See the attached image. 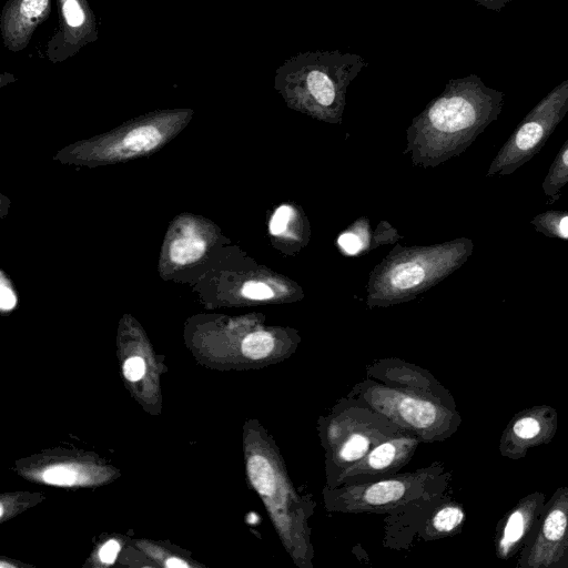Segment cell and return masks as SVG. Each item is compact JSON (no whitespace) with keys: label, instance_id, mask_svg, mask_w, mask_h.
<instances>
[{"label":"cell","instance_id":"obj_27","mask_svg":"<svg viewBox=\"0 0 568 568\" xmlns=\"http://www.w3.org/2000/svg\"><path fill=\"white\" fill-rule=\"evenodd\" d=\"M473 1L479 3L480 6L485 7L486 9L499 12L511 0H473Z\"/></svg>","mask_w":568,"mask_h":568},{"label":"cell","instance_id":"obj_10","mask_svg":"<svg viewBox=\"0 0 568 568\" xmlns=\"http://www.w3.org/2000/svg\"><path fill=\"white\" fill-rule=\"evenodd\" d=\"M546 495L532 491L520 498L497 523L494 537L495 555L500 560L518 556L532 531L546 503Z\"/></svg>","mask_w":568,"mask_h":568},{"label":"cell","instance_id":"obj_1","mask_svg":"<svg viewBox=\"0 0 568 568\" xmlns=\"http://www.w3.org/2000/svg\"><path fill=\"white\" fill-rule=\"evenodd\" d=\"M246 471L286 552L297 567L313 568L310 518L316 504L311 496L297 491L278 447L270 437H265L262 448L248 455Z\"/></svg>","mask_w":568,"mask_h":568},{"label":"cell","instance_id":"obj_26","mask_svg":"<svg viewBox=\"0 0 568 568\" xmlns=\"http://www.w3.org/2000/svg\"><path fill=\"white\" fill-rule=\"evenodd\" d=\"M17 300L9 286L1 282L0 286V307L2 311H10L16 306Z\"/></svg>","mask_w":568,"mask_h":568},{"label":"cell","instance_id":"obj_14","mask_svg":"<svg viewBox=\"0 0 568 568\" xmlns=\"http://www.w3.org/2000/svg\"><path fill=\"white\" fill-rule=\"evenodd\" d=\"M535 230L548 237L568 240V211L550 210L531 220Z\"/></svg>","mask_w":568,"mask_h":568},{"label":"cell","instance_id":"obj_6","mask_svg":"<svg viewBox=\"0 0 568 568\" xmlns=\"http://www.w3.org/2000/svg\"><path fill=\"white\" fill-rule=\"evenodd\" d=\"M568 112V79L541 99L493 160L487 175H509L531 160Z\"/></svg>","mask_w":568,"mask_h":568},{"label":"cell","instance_id":"obj_17","mask_svg":"<svg viewBox=\"0 0 568 568\" xmlns=\"http://www.w3.org/2000/svg\"><path fill=\"white\" fill-rule=\"evenodd\" d=\"M425 276L423 267L415 262L398 264L390 273V282L398 290L418 285Z\"/></svg>","mask_w":568,"mask_h":568},{"label":"cell","instance_id":"obj_4","mask_svg":"<svg viewBox=\"0 0 568 568\" xmlns=\"http://www.w3.org/2000/svg\"><path fill=\"white\" fill-rule=\"evenodd\" d=\"M316 428L325 452L324 487L327 488L334 487L342 473L379 443L405 430L348 395L321 416Z\"/></svg>","mask_w":568,"mask_h":568},{"label":"cell","instance_id":"obj_11","mask_svg":"<svg viewBox=\"0 0 568 568\" xmlns=\"http://www.w3.org/2000/svg\"><path fill=\"white\" fill-rule=\"evenodd\" d=\"M368 375L385 385L407 386L425 389L437 394H449L429 372L400 362L398 359H383L367 368Z\"/></svg>","mask_w":568,"mask_h":568},{"label":"cell","instance_id":"obj_15","mask_svg":"<svg viewBox=\"0 0 568 568\" xmlns=\"http://www.w3.org/2000/svg\"><path fill=\"white\" fill-rule=\"evenodd\" d=\"M205 252V242L197 237L185 236L173 241L170 247L171 260L184 265L199 260Z\"/></svg>","mask_w":568,"mask_h":568},{"label":"cell","instance_id":"obj_8","mask_svg":"<svg viewBox=\"0 0 568 568\" xmlns=\"http://www.w3.org/2000/svg\"><path fill=\"white\" fill-rule=\"evenodd\" d=\"M558 429V413L550 405H535L516 413L504 428L498 450L519 460L530 448L549 444Z\"/></svg>","mask_w":568,"mask_h":568},{"label":"cell","instance_id":"obj_20","mask_svg":"<svg viewBox=\"0 0 568 568\" xmlns=\"http://www.w3.org/2000/svg\"><path fill=\"white\" fill-rule=\"evenodd\" d=\"M242 294L251 300H268L273 297V291L266 284L256 281H248L242 287Z\"/></svg>","mask_w":568,"mask_h":568},{"label":"cell","instance_id":"obj_18","mask_svg":"<svg viewBox=\"0 0 568 568\" xmlns=\"http://www.w3.org/2000/svg\"><path fill=\"white\" fill-rule=\"evenodd\" d=\"M75 479L77 471L67 465H57L43 473V480L53 485L69 486L74 484Z\"/></svg>","mask_w":568,"mask_h":568},{"label":"cell","instance_id":"obj_16","mask_svg":"<svg viewBox=\"0 0 568 568\" xmlns=\"http://www.w3.org/2000/svg\"><path fill=\"white\" fill-rule=\"evenodd\" d=\"M123 142L132 151H150L161 142V133L152 125H143L131 130Z\"/></svg>","mask_w":568,"mask_h":568},{"label":"cell","instance_id":"obj_28","mask_svg":"<svg viewBox=\"0 0 568 568\" xmlns=\"http://www.w3.org/2000/svg\"><path fill=\"white\" fill-rule=\"evenodd\" d=\"M165 566L169 568L187 567V564L178 558H170L166 560Z\"/></svg>","mask_w":568,"mask_h":568},{"label":"cell","instance_id":"obj_3","mask_svg":"<svg viewBox=\"0 0 568 568\" xmlns=\"http://www.w3.org/2000/svg\"><path fill=\"white\" fill-rule=\"evenodd\" d=\"M348 396L414 433L422 443L442 442L462 424L452 394H437L407 386L385 385L375 379L356 384Z\"/></svg>","mask_w":568,"mask_h":568},{"label":"cell","instance_id":"obj_25","mask_svg":"<svg viewBox=\"0 0 568 568\" xmlns=\"http://www.w3.org/2000/svg\"><path fill=\"white\" fill-rule=\"evenodd\" d=\"M120 550V545L115 540H110L102 546L99 552V557L102 562L112 564Z\"/></svg>","mask_w":568,"mask_h":568},{"label":"cell","instance_id":"obj_24","mask_svg":"<svg viewBox=\"0 0 568 568\" xmlns=\"http://www.w3.org/2000/svg\"><path fill=\"white\" fill-rule=\"evenodd\" d=\"M339 246L348 254H355L362 248V242L353 233H345L338 239Z\"/></svg>","mask_w":568,"mask_h":568},{"label":"cell","instance_id":"obj_22","mask_svg":"<svg viewBox=\"0 0 568 568\" xmlns=\"http://www.w3.org/2000/svg\"><path fill=\"white\" fill-rule=\"evenodd\" d=\"M63 13L71 27H79L84 21V13L77 0H67L63 4Z\"/></svg>","mask_w":568,"mask_h":568},{"label":"cell","instance_id":"obj_19","mask_svg":"<svg viewBox=\"0 0 568 568\" xmlns=\"http://www.w3.org/2000/svg\"><path fill=\"white\" fill-rule=\"evenodd\" d=\"M294 215L293 209L287 205L280 206L271 222H270V231L274 235L282 234L286 230V225Z\"/></svg>","mask_w":568,"mask_h":568},{"label":"cell","instance_id":"obj_2","mask_svg":"<svg viewBox=\"0 0 568 568\" xmlns=\"http://www.w3.org/2000/svg\"><path fill=\"white\" fill-rule=\"evenodd\" d=\"M452 473L443 463L409 473L323 488L327 513L393 514L409 505L452 494Z\"/></svg>","mask_w":568,"mask_h":568},{"label":"cell","instance_id":"obj_7","mask_svg":"<svg viewBox=\"0 0 568 568\" xmlns=\"http://www.w3.org/2000/svg\"><path fill=\"white\" fill-rule=\"evenodd\" d=\"M516 568H568V486L556 488L517 556Z\"/></svg>","mask_w":568,"mask_h":568},{"label":"cell","instance_id":"obj_13","mask_svg":"<svg viewBox=\"0 0 568 568\" xmlns=\"http://www.w3.org/2000/svg\"><path fill=\"white\" fill-rule=\"evenodd\" d=\"M242 354L252 361H264L274 353L280 356L276 351V341L274 336L265 331H257L244 337L241 344Z\"/></svg>","mask_w":568,"mask_h":568},{"label":"cell","instance_id":"obj_9","mask_svg":"<svg viewBox=\"0 0 568 568\" xmlns=\"http://www.w3.org/2000/svg\"><path fill=\"white\" fill-rule=\"evenodd\" d=\"M420 443L414 433L406 429L386 438L342 473L334 487L342 484L381 479L399 473L414 456Z\"/></svg>","mask_w":568,"mask_h":568},{"label":"cell","instance_id":"obj_21","mask_svg":"<svg viewBox=\"0 0 568 568\" xmlns=\"http://www.w3.org/2000/svg\"><path fill=\"white\" fill-rule=\"evenodd\" d=\"M144 361L139 356L130 357L123 364L124 376L131 382L141 379L144 375Z\"/></svg>","mask_w":568,"mask_h":568},{"label":"cell","instance_id":"obj_5","mask_svg":"<svg viewBox=\"0 0 568 568\" xmlns=\"http://www.w3.org/2000/svg\"><path fill=\"white\" fill-rule=\"evenodd\" d=\"M368 62L356 53L307 51L285 60L275 72V88L286 95L305 97L329 108Z\"/></svg>","mask_w":568,"mask_h":568},{"label":"cell","instance_id":"obj_12","mask_svg":"<svg viewBox=\"0 0 568 568\" xmlns=\"http://www.w3.org/2000/svg\"><path fill=\"white\" fill-rule=\"evenodd\" d=\"M566 184H568V140L557 153L541 184V189L548 197V204L559 200L560 192Z\"/></svg>","mask_w":568,"mask_h":568},{"label":"cell","instance_id":"obj_23","mask_svg":"<svg viewBox=\"0 0 568 568\" xmlns=\"http://www.w3.org/2000/svg\"><path fill=\"white\" fill-rule=\"evenodd\" d=\"M48 0H22L20 9L23 16L39 17L47 8Z\"/></svg>","mask_w":568,"mask_h":568}]
</instances>
